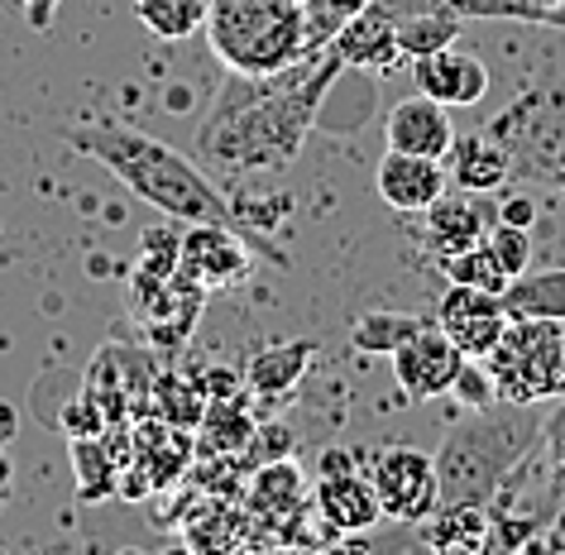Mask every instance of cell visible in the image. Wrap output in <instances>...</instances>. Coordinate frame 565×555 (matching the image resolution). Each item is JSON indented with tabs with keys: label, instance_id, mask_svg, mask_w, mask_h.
<instances>
[{
	"label": "cell",
	"instance_id": "cell-25",
	"mask_svg": "<svg viewBox=\"0 0 565 555\" xmlns=\"http://www.w3.org/2000/svg\"><path fill=\"white\" fill-rule=\"evenodd\" d=\"M398 15H456V20H503V0H374Z\"/></svg>",
	"mask_w": 565,
	"mask_h": 555
},
{
	"label": "cell",
	"instance_id": "cell-31",
	"mask_svg": "<svg viewBox=\"0 0 565 555\" xmlns=\"http://www.w3.org/2000/svg\"><path fill=\"white\" fill-rule=\"evenodd\" d=\"M20 6H24V15H30L34 30H49L53 15H58V6H63V0H20Z\"/></svg>",
	"mask_w": 565,
	"mask_h": 555
},
{
	"label": "cell",
	"instance_id": "cell-4",
	"mask_svg": "<svg viewBox=\"0 0 565 555\" xmlns=\"http://www.w3.org/2000/svg\"><path fill=\"white\" fill-rule=\"evenodd\" d=\"M206 44L225 63V73L264 77L298 63L307 49L302 0H211L206 6Z\"/></svg>",
	"mask_w": 565,
	"mask_h": 555
},
{
	"label": "cell",
	"instance_id": "cell-36",
	"mask_svg": "<svg viewBox=\"0 0 565 555\" xmlns=\"http://www.w3.org/2000/svg\"><path fill=\"white\" fill-rule=\"evenodd\" d=\"M561 178H565V149H561Z\"/></svg>",
	"mask_w": 565,
	"mask_h": 555
},
{
	"label": "cell",
	"instance_id": "cell-35",
	"mask_svg": "<svg viewBox=\"0 0 565 555\" xmlns=\"http://www.w3.org/2000/svg\"><path fill=\"white\" fill-rule=\"evenodd\" d=\"M10 483H15V469H10V455H6V446H0V503L10 498Z\"/></svg>",
	"mask_w": 565,
	"mask_h": 555
},
{
	"label": "cell",
	"instance_id": "cell-33",
	"mask_svg": "<svg viewBox=\"0 0 565 555\" xmlns=\"http://www.w3.org/2000/svg\"><path fill=\"white\" fill-rule=\"evenodd\" d=\"M499 221H513V225H532V206L518 202V196H508V202L499 206Z\"/></svg>",
	"mask_w": 565,
	"mask_h": 555
},
{
	"label": "cell",
	"instance_id": "cell-7",
	"mask_svg": "<svg viewBox=\"0 0 565 555\" xmlns=\"http://www.w3.org/2000/svg\"><path fill=\"white\" fill-rule=\"evenodd\" d=\"M312 503L321 512V522H327L331 532H345V536L364 532V526H374L384 517V512H379V498H374V483H370V465H364L360 450H345V446L321 455Z\"/></svg>",
	"mask_w": 565,
	"mask_h": 555
},
{
	"label": "cell",
	"instance_id": "cell-9",
	"mask_svg": "<svg viewBox=\"0 0 565 555\" xmlns=\"http://www.w3.org/2000/svg\"><path fill=\"white\" fill-rule=\"evenodd\" d=\"M436 325L456 340V350L465 354V360H484V354L499 345V335L508 325L503 292L450 282V288L441 292V302H436Z\"/></svg>",
	"mask_w": 565,
	"mask_h": 555
},
{
	"label": "cell",
	"instance_id": "cell-19",
	"mask_svg": "<svg viewBox=\"0 0 565 555\" xmlns=\"http://www.w3.org/2000/svg\"><path fill=\"white\" fill-rule=\"evenodd\" d=\"M508 317H546L565 325V268H542V274H518L503 288Z\"/></svg>",
	"mask_w": 565,
	"mask_h": 555
},
{
	"label": "cell",
	"instance_id": "cell-6",
	"mask_svg": "<svg viewBox=\"0 0 565 555\" xmlns=\"http://www.w3.org/2000/svg\"><path fill=\"white\" fill-rule=\"evenodd\" d=\"M370 483L379 498V512L388 522H422L441 503V483H436V460L417 446H379L370 460Z\"/></svg>",
	"mask_w": 565,
	"mask_h": 555
},
{
	"label": "cell",
	"instance_id": "cell-15",
	"mask_svg": "<svg viewBox=\"0 0 565 555\" xmlns=\"http://www.w3.org/2000/svg\"><path fill=\"white\" fill-rule=\"evenodd\" d=\"M331 49L341 53L345 67H374V73H393L403 63V49H398V30H393V15L384 6H364L355 10L341 30H335Z\"/></svg>",
	"mask_w": 565,
	"mask_h": 555
},
{
	"label": "cell",
	"instance_id": "cell-18",
	"mask_svg": "<svg viewBox=\"0 0 565 555\" xmlns=\"http://www.w3.org/2000/svg\"><path fill=\"white\" fill-rule=\"evenodd\" d=\"M312 354H317L312 340H298V345H268V350H259V354L249 360V369H245L249 388L259 393L264 403H278V397H288V393L302 383L307 360H312Z\"/></svg>",
	"mask_w": 565,
	"mask_h": 555
},
{
	"label": "cell",
	"instance_id": "cell-20",
	"mask_svg": "<svg viewBox=\"0 0 565 555\" xmlns=\"http://www.w3.org/2000/svg\"><path fill=\"white\" fill-rule=\"evenodd\" d=\"M249 503L259 512H274V517H288L307 503V479L292 460H274V465H259V474L249 483Z\"/></svg>",
	"mask_w": 565,
	"mask_h": 555
},
{
	"label": "cell",
	"instance_id": "cell-1",
	"mask_svg": "<svg viewBox=\"0 0 565 555\" xmlns=\"http://www.w3.org/2000/svg\"><path fill=\"white\" fill-rule=\"evenodd\" d=\"M341 53L331 44L302 53L298 63L264 77L231 73L216 92V106L196 130V153L225 178L278 173L302 153L321 116L331 82L341 77Z\"/></svg>",
	"mask_w": 565,
	"mask_h": 555
},
{
	"label": "cell",
	"instance_id": "cell-11",
	"mask_svg": "<svg viewBox=\"0 0 565 555\" xmlns=\"http://www.w3.org/2000/svg\"><path fill=\"white\" fill-rule=\"evenodd\" d=\"M413 87L422 96H431V102H441L446 110L479 106L489 92V67L484 58L450 44V49L427 53V58H413Z\"/></svg>",
	"mask_w": 565,
	"mask_h": 555
},
{
	"label": "cell",
	"instance_id": "cell-10",
	"mask_svg": "<svg viewBox=\"0 0 565 555\" xmlns=\"http://www.w3.org/2000/svg\"><path fill=\"white\" fill-rule=\"evenodd\" d=\"M493 221H499V206H489L484 192H470V188H446L427 211H422V225H427V245L441 254V259H450V254L479 245Z\"/></svg>",
	"mask_w": 565,
	"mask_h": 555
},
{
	"label": "cell",
	"instance_id": "cell-16",
	"mask_svg": "<svg viewBox=\"0 0 565 555\" xmlns=\"http://www.w3.org/2000/svg\"><path fill=\"white\" fill-rule=\"evenodd\" d=\"M446 178L456 188H470V192H499L508 178H513V163H508V149L493 139L489 130H475V135H456V145L446 153Z\"/></svg>",
	"mask_w": 565,
	"mask_h": 555
},
{
	"label": "cell",
	"instance_id": "cell-29",
	"mask_svg": "<svg viewBox=\"0 0 565 555\" xmlns=\"http://www.w3.org/2000/svg\"><path fill=\"white\" fill-rule=\"evenodd\" d=\"M254 440H264V450H249L254 465H274V460H288V450L298 446V436L288 431L282 421H268V426H254Z\"/></svg>",
	"mask_w": 565,
	"mask_h": 555
},
{
	"label": "cell",
	"instance_id": "cell-21",
	"mask_svg": "<svg viewBox=\"0 0 565 555\" xmlns=\"http://www.w3.org/2000/svg\"><path fill=\"white\" fill-rule=\"evenodd\" d=\"M211 0H135V20L153 39H192L206 24Z\"/></svg>",
	"mask_w": 565,
	"mask_h": 555
},
{
	"label": "cell",
	"instance_id": "cell-24",
	"mask_svg": "<svg viewBox=\"0 0 565 555\" xmlns=\"http://www.w3.org/2000/svg\"><path fill=\"white\" fill-rule=\"evenodd\" d=\"M441 264H446V282H465V288H484V292H503L508 288V274L493 264L484 239L470 245V249H460V254H450V259H441Z\"/></svg>",
	"mask_w": 565,
	"mask_h": 555
},
{
	"label": "cell",
	"instance_id": "cell-26",
	"mask_svg": "<svg viewBox=\"0 0 565 555\" xmlns=\"http://www.w3.org/2000/svg\"><path fill=\"white\" fill-rule=\"evenodd\" d=\"M484 245L493 254V264L508 274V282H513L518 274H527V264H532V235H527V225L493 221L489 231H484Z\"/></svg>",
	"mask_w": 565,
	"mask_h": 555
},
{
	"label": "cell",
	"instance_id": "cell-32",
	"mask_svg": "<svg viewBox=\"0 0 565 555\" xmlns=\"http://www.w3.org/2000/svg\"><path fill=\"white\" fill-rule=\"evenodd\" d=\"M15 436H20V412H15V403L0 397V446H10Z\"/></svg>",
	"mask_w": 565,
	"mask_h": 555
},
{
	"label": "cell",
	"instance_id": "cell-2",
	"mask_svg": "<svg viewBox=\"0 0 565 555\" xmlns=\"http://www.w3.org/2000/svg\"><path fill=\"white\" fill-rule=\"evenodd\" d=\"M58 139L82 159L102 163L120 188H130L139 202L163 211L182 225H231V202L216 192L202 168L188 153H178L168 139L135 130L120 120H92V125H63Z\"/></svg>",
	"mask_w": 565,
	"mask_h": 555
},
{
	"label": "cell",
	"instance_id": "cell-3",
	"mask_svg": "<svg viewBox=\"0 0 565 555\" xmlns=\"http://www.w3.org/2000/svg\"><path fill=\"white\" fill-rule=\"evenodd\" d=\"M542 412L499 403L479 407L465 417L446 446L431 455L436 460V483H441V503H479L489 508L493 493L508 483V474L542 446Z\"/></svg>",
	"mask_w": 565,
	"mask_h": 555
},
{
	"label": "cell",
	"instance_id": "cell-5",
	"mask_svg": "<svg viewBox=\"0 0 565 555\" xmlns=\"http://www.w3.org/2000/svg\"><path fill=\"white\" fill-rule=\"evenodd\" d=\"M499 403L542 407L565 397V325L546 317H508L499 345L484 360Z\"/></svg>",
	"mask_w": 565,
	"mask_h": 555
},
{
	"label": "cell",
	"instance_id": "cell-22",
	"mask_svg": "<svg viewBox=\"0 0 565 555\" xmlns=\"http://www.w3.org/2000/svg\"><path fill=\"white\" fill-rule=\"evenodd\" d=\"M393 30H398L403 58H427V53H436V49L460 44L465 20H456V15H398Z\"/></svg>",
	"mask_w": 565,
	"mask_h": 555
},
{
	"label": "cell",
	"instance_id": "cell-27",
	"mask_svg": "<svg viewBox=\"0 0 565 555\" xmlns=\"http://www.w3.org/2000/svg\"><path fill=\"white\" fill-rule=\"evenodd\" d=\"M206 436H216V440H206V446L235 450V446H245V440L254 436V421L239 412V403H221L216 412H206Z\"/></svg>",
	"mask_w": 565,
	"mask_h": 555
},
{
	"label": "cell",
	"instance_id": "cell-8",
	"mask_svg": "<svg viewBox=\"0 0 565 555\" xmlns=\"http://www.w3.org/2000/svg\"><path fill=\"white\" fill-rule=\"evenodd\" d=\"M388 360H393V378H398V388H403L407 403H431V397H446L450 388H456L460 369L470 364L456 350V340H450L436 321H422L417 331L388 354Z\"/></svg>",
	"mask_w": 565,
	"mask_h": 555
},
{
	"label": "cell",
	"instance_id": "cell-13",
	"mask_svg": "<svg viewBox=\"0 0 565 555\" xmlns=\"http://www.w3.org/2000/svg\"><path fill=\"white\" fill-rule=\"evenodd\" d=\"M374 188H379V196H384L393 211L422 216V211H427L436 196L446 192V159H422V153L388 149L384 159H379Z\"/></svg>",
	"mask_w": 565,
	"mask_h": 555
},
{
	"label": "cell",
	"instance_id": "cell-14",
	"mask_svg": "<svg viewBox=\"0 0 565 555\" xmlns=\"http://www.w3.org/2000/svg\"><path fill=\"white\" fill-rule=\"evenodd\" d=\"M388 149H403V153H422V159H446L450 145H456V125H450V110L431 96H407L388 110Z\"/></svg>",
	"mask_w": 565,
	"mask_h": 555
},
{
	"label": "cell",
	"instance_id": "cell-30",
	"mask_svg": "<svg viewBox=\"0 0 565 555\" xmlns=\"http://www.w3.org/2000/svg\"><path fill=\"white\" fill-rule=\"evenodd\" d=\"M542 446H546L551 474H556V483H565V403L542 421Z\"/></svg>",
	"mask_w": 565,
	"mask_h": 555
},
{
	"label": "cell",
	"instance_id": "cell-17",
	"mask_svg": "<svg viewBox=\"0 0 565 555\" xmlns=\"http://www.w3.org/2000/svg\"><path fill=\"white\" fill-rule=\"evenodd\" d=\"M422 541L436 551H484L489 546V508L479 503H436L431 517H422Z\"/></svg>",
	"mask_w": 565,
	"mask_h": 555
},
{
	"label": "cell",
	"instance_id": "cell-28",
	"mask_svg": "<svg viewBox=\"0 0 565 555\" xmlns=\"http://www.w3.org/2000/svg\"><path fill=\"white\" fill-rule=\"evenodd\" d=\"M503 20L513 24H546L565 34V0H503Z\"/></svg>",
	"mask_w": 565,
	"mask_h": 555
},
{
	"label": "cell",
	"instance_id": "cell-12",
	"mask_svg": "<svg viewBox=\"0 0 565 555\" xmlns=\"http://www.w3.org/2000/svg\"><path fill=\"white\" fill-rule=\"evenodd\" d=\"M178 268L202 288H231L249 274V249L231 235V225H192L178 245Z\"/></svg>",
	"mask_w": 565,
	"mask_h": 555
},
{
	"label": "cell",
	"instance_id": "cell-34",
	"mask_svg": "<svg viewBox=\"0 0 565 555\" xmlns=\"http://www.w3.org/2000/svg\"><path fill=\"white\" fill-rule=\"evenodd\" d=\"M536 546H556V551H565V508H561V512H551V536H546V541H536Z\"/></svg>",
	"mask_w": 565,
	"mask_h": 555
},
{
	"label": "cell",
	"instance_id": "cell-23",
	"mask_svg": "<svg viewBox=\"0 0 565 555\" xmlns=\"http://www.w3.org/2000/svg\"><path fill=\"white\" fill-rule=\"evenodd\" d=\"M422 325V317H407V311H370L350 325V345L364 354H393Z\"/></svg>",
	"mask_w": 565,
	"mask_h": 555
}]
</instances>
